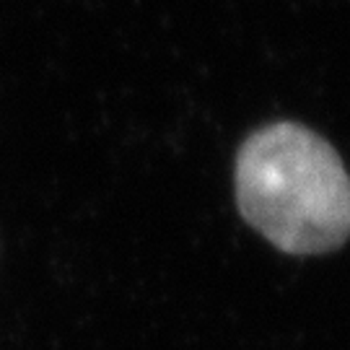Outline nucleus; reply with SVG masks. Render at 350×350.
Returning a JSON list of instances; mask_svg holds the SVG:
<instances>
[{
  "instance_id": "f257e3e1",
  "label": "nucleus",
  "mask_w": 350,
  "mask_h": 350,
  "mask_svg": "<svg viewBox=\"0 0 350 350\" xmlns=\"http://www.w3.org/2000/svg\"><path fill=\"white\" fill-rule=\"evenodd\" d=\"M241 218L286 254H325L350 239V174L325 138L296 122L252 133L237 156Z\"/></svg>"
}]
</instances>
